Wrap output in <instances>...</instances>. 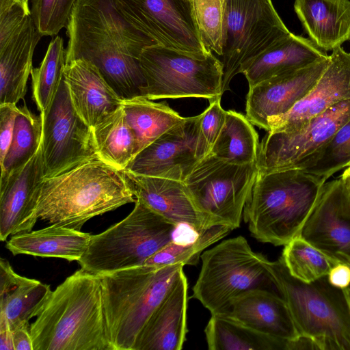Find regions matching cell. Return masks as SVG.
I'll list each match as a JSON object with an SVG mask.
<instances>
[{
  "label": "cell",
  "mask_w": 350,
  "mask_h": 350,
  "mask_svg": "<svg viewBox=\"0 0 350 350\" xmlns=\"http://www.w3.org/2000/svg\"><path fill=\"white\" fill-rule=\"evenodd\" d=\"M258 173L256 162L233 164L210 154L183 183L201 211L215 225L233 230L240 226Z\"/></svg>",
  "instance_id": "cell-11"
},
{
  "label": "cell",
  "mask_w": 350,
  "mask_h": 350,
  "mask_svg": "<svg viewBox=\"0 0 350 350\" xmlns=\"http://www.w3.org/2000/svg\"><path fill=\"white\" fill-rule=\"evenodd\" d=\"M231 230L228 226L215 225L201 233L193 242L179 244L172 241L149 258L144 265L158 268L175 264L195 265L205 249L221 240Z\"/></svg>",
  "instance_id": "cell-36"
},
{
  "label": "cell",
  "mask_w": 350,
  "mask_h": 350,
  "mask_svg": "<svg viewBox=\"0 0 350 350\" xmlns=\"http://www.w3.org/2000/svg\"><path fill=\"white\" fill-rule=\"evenodd\" d=\"M51 286L16 273L8 260L0 259V314L12 331L29 323L51 293Z\"/></svg>",
  "instance_id": "cell-28"
},
{
  "label": "cell",
  "mask_w": 350,
  "mask_h": 350,
  "mask_svg": "<svg viewBox=\"0 0 350 350\" xmlns=\"http://www.w3.org/2000/svg\"><path fill=\"white\" fill-rule=\"evenodd\" d=\"M36 317L33 350H113L99 275L77 270L51 291Z\"/></svg>",
  "instance_id": "cell-2"
},
{
  "label": "cell",
  "mask_w": 350,
  "mask_h": 350,
  "mask_svg": "<svg viewBox=\"0 0 350 350\" xmlns=\"http://www.w3.org/2000/svg\"><path fill=\"white\" fill-rule=\"evenodd\" d=\"M329 62V55L303 68L273 76L249 87L246 117L268 131L269 118L289 111L315 85Z\"/></svg>",
  "instance_id": "cell-17"
},
{
  "label": "cell",
  "mask_w": 350,
  "mask_h": 350,
  "mask_svg": "<svg viewBox=\"0 0 350 350\" xmlns=\"http://www.w3.org/2000/svg\"><path fill=\"white\" fill-rule=\"evenodd\" d=\"M184 265H143L99 275L113 350H133L146 322L174 287Z\"/></svg>",
  "instance_id": "cell-5"
},
{
  "label": "cell",
  "mask_w": 350,
  "mask_h": 350,
  "mask_svg": "<svg viewBox=\"0 0 350 350\" xmlns=\"http://www.w3.org/2000/svg\"><path fill=\"white\" fill-rule=\"evenodd\" d=\"M294 10L321 50L332 51L350 39V0H295Z\"/></svg>",
  "instance_id": "cell-25"
},
{
  "label": "cell",
  "mask_w": 350,
  "mask_h": 350,
  "mask_svg": "<svg viewBox=\"0 0 350 350\" xmlns=\"http://www.w3.org/2000/svg\"><path fill=\"white\" fill-rule=\"evenodd\" d=\"M299 235L350 266V198L340 177L325 182Z\"/></svg>",
  "instance_id": "cell-16"
},
{
  "label": "cell",
  "mask_w": 350,
  "mask_h": 350,
  "mask_svg": "<svg viewBox=\"0 0 350 350\" xmlns=\"http://www.w3.org/2000/svg\"><path fill=\"white\" fill-rule=\"evenodd\" d=\"M66 66V49L59 36L50 42L38 68H33L31 76L34 101L40 112L46 111L55 98Z\"/></svg>",
  "instance_id": "cell-34"
},
{
  "label": "cell",
  "mask_w": 350,
  "mask_h": 350,
  "mask_svg": "<svg viewBox=\"0 0 350 350\" xmlns=\"http://www.w3.org/2000/svg\"><path fill=\"white\" fill-rule=\"evenodd\" d=\"M200 119V114L185 118L139 151L123 171L183 182L203 159Z\"/></svg>",
  "instance_id": "cell-15"
},
{
  "label": "cell",
  "mask_w": 350,
  "mask_h": 350,
  "mask_svg": "<svg viewBox=\"0 0 350 350\" xmlns=\"http://www.w3.org/2000/svg\"><path fill=\"white\" fill-rule=\"evenodd\" d=\"M18 110L16 104H0V163L10 148Z\"/></svg>",
  "instance_id": "cell-41"
},
{
  "label": "cell",
  "mask_w": 350,
  "mask_h": 350,
  "mask_svg": "<svg viewBox=\"0 0 350 350\" xmlns=\"http://www.w3.org/2000/svg\"><path fill=\"white\" fill-rule=\"evenodd\" d=\"M226 111L221 106V98L209 101L208 108L200 114V148L203 158L210 154L226 119Z\"/></svg>",
  "instance_id": "cell-40"
},
{
  "label": "cell",
  "mask_w": 350,
  "mask_h": 350,
  "mask_svg": "<svg viewBox=\"0 0 350 350\" xmlns=\"http://www.w3.org/2000/svg\"><path fill=\"white\" fill-rule=\"evenodd\" d=\"M312 40L291 33L250 62L241 70L249 87L328 56Z\"/></svg>",
  "instance_id": "cell-26"
},
{
  "label": "cell",
  "mask_w": 350,
  "mask_h": 350,
  "mask_svg": "<svg viewBox=\"0 0 350 350\" xmlns=\"http://www.w3.org/2000/svg\"><path fill=\"white\" fill-rule=\"evenodd\" d=\"M78 0H32L31 14L42 36L57 35L66 27Z\"/></svg>",
  "instance_id": "cell-39"
},
{
  "label": "cell",
  "mask_w": 350,
  "mask_h": 350,
  "mask_svg": "<svg viewBox=\"0 0 350 350\" xmlns=\"http://www.w3.org/2000/svg\"><path fill=\"white\" fill-rule=\"evenodd\" d=\"M42 139V117L19 107L10 148L1 164L0 185L21 170L38 151Z\"/></svg>",
  "instance_id": "cell-33"
},
{
  "label": "cell",
  "mask_w": 350,
  "mask_h": 350,
  "mask_svg": "<svg viewBox=\"0 0 350 350\" xmlns=\"http://www.w3.org/2000/svg\"><path fill=\"white\" fill-rule=\"evenodd\" d=\"M350 307V286L344 288Z\"/></svg>",
  "instance_id": "cell-48"
},
{
  "label": "cell",
  "mask_w": 350,
  "mask_h": 350,
  "mask_svg": "<svg viewBox=\"0 0 350 350\" xmlns=\"http://www.w3.org/2000/svg\"><path fill=\"white\" fill-rule=\"evenodd\" d=\"M124 16L157 45L206 53L193 14L191 0H117Z\"/></svg>",
  "instance_id": "cell-14"
},
{
  "label": "cell",
  "mask_w": 350,
  "mask_h": 350,
  "mask_svg": "<svg viewBox=\"0 0 350 350\" xmlns=\"http://www.w3.org/2000/svg\"><path fill=\"white\" fill-rule=\"evenodd\" d=\"M124 173L135 197L175 225L188 224L200 234L215 225L195 204L183 182Z\"/></svg>",
  "instance_id": "cell-20"
},
{
  "label": "cell",
  "mask_w": 350,
  "mask_h": 350,
  "mask_svg": "<svg viewBox=\"0 0 350 350\" xmlns=\"http://www.w3.org/2000/svg\"><path fill=\"white\" fill-rule=\"evenodd\" d=\"M16 2L19 3L21 5H23L25 10L27 11L31 12L29 8V0H14Z\"/></svg>",
  "instance_id": "cell-47"
},
{
  "label": "cell",
  "mask_w": 350,
  "mask_h": 350,
  "mask_svg": "<svg viewBox=\"0 0 350 350\" xmlns=\"http://www.w3.org/2000/svg\"><path fill=\"white\" fill-rule=\"evenodd\" d=\"M14 350H33L30 325L25 323L12 331Z\"/></svg>",
  "instance_id": "cell-43"
},
{
  "label": "cell",
  "mask_w": 350,
  "mask_h": 350,
  "mask_svg": "<svg viewBox=\"0 0 350 350\" xmlns=\"http://www.w3.org/2000/svg\"><path fill=\"white\" fill-rule=\"evenodd\" d=\"M200 258L202 267L192 297L211 314L219 312L232 299L250 291L265 290L282 296L267 267L268 259L254 252L242 236L221 241L204 251Z\"/></svg>",
  "instance_id": "cell-8"
},
{
  "label": "cell",
  "mask_w": 350,
  "mask_h": 350,
  "mask_svg": "<svg viewBox=\"0 0 350 350\" xmlns=\"http://www.w3.org/2000/svg\"><path fill=\"white\" fill-rule=\"evenodd\" d=\"M188 282L182 273L138 335L133 350H180L187 328Z\"/></svg>",
  "instance_id": "cell-24"
},
{
  "label": "cell",
  "mask_w": 350,
  "mask_h": 350,
  "mask_svg": "<svg viewBox=\"0 0 350 350\" xmlns=\"http://www.w3.org/2000/svg\"><path fill=\"white\" fill-rule=\"evenodd\" d=\"M200 234L191 226L181 224L176 226L173 233L172 241L179 244L189 243L197 239Z\"/></svg>",
  "instance_id": "cell-44"
},
{
  "label": "cell",
  "mask_w": 350,
  "mask_h": 350,
  "mask_svg": "<svg viewBox=\"0 0 350 350\" xmlns=\"http://www.w3.org/2000/svg\"><path fill=\"white\" fill-rule=\"evenodd\" d=\"M349 120L350 99L333 105L297 131L267 132L260 144L258 172L301 169Z\"/></svg>",
  "instance_id": "cell-13"
},
{
  "label": "cell",
  "mask_w": 350,
  "mask_h": 350,
  "mask_svg": "<svg viewBox=\"0 0 350 350\" xmlns=\"http://www.w3.org/2000/svg\"><path fill=\"white\" fill-rule=\"evenodd\" d=\"M135 200L124 172L97 159L45 178L36 215L51 224L81 230L92 217Z\"/></svg>",
  "instance_id": "cell-3"
},
{
  "label": "cell",
  "mask_w": 350,
  "mask_h": 350,
  "mask_svg": "<svg viewBox=\"0 0 350 350\" xmlns=\"http://www.w3.org/2000/svg\"><path fill=\"white\" fill-rule=\"evenodd\" d=\"M200 39L208 51L223 54L226 0H191Z\"/></svg>",
  "instance_id": "cell-38"
},
{
  "label": "cell",
  "mask_w": 350,
  "mask_h": 350,
  "mask_svg": "<svg viewBox=\"0 0 350 350\" xmlns=\"http://www.w3.org/2000/svg\"><path fill=\"white\" fill-rule=\"evenodd\" d=\"M66 28V64L90 62L123 100L145 98L139 57L157 44L124 16L117 0H78Z\"/></svg>",
  "instance_id": "cell-1"
},
{
  "label": "cell",
  "mask_w": 350,
  "mask_h": 350,
  "mask_svg": "<svg viewBox=\"0 0 350 350\" xmlns=\"http://www.w3.org/2000/svg\"><path fill=\"white\" fill-rule=\"evenodd\" d=\"M0 349L14 350L12 331L6 317L3 314H0Z\"/></svg>",
  "instance_id": "cell-45"
},
{
  "label": "cell",
  "mask_w": 350,
  "mask_h": 350,
  "mask_svg": "<svg viewBox=\"0 0 350 350\" xmlns=\"http://www.w3.org/2000/svg\"><path fill=\"white\" fill-rule=\"evenodd\" d=\"M327 278L331 284L334 286L345 288L350 286V266L339 262L329 271Z\"/></svg>",
  "instance_id": "cell-42"
},
{
  "label": "cell",
  "mask_w": 350,
  "mask_h": 350,
  "mask_svg": "<svg viewBox=\"0 0 350 350\" xmlns=\"http://www.w3.org/2000/svg\"><path fill=\"white\" fill-rule=\"evenodd\" d=\"M350 99V53L341 46L332 51L329 62L308 94L286 113L267 121V132L291 133L333 105Z\"/></svg>",
  "instance_id": "cell-18"
},
{
  "label": "cell",
  "mask_w": 350,
  "mask_h": 350,
  "mask_svg": "<svg viewBox=\"0 0 350 350\" xmlns=\"http://www.w3.org/2000/svg\"><path fill=\"white\" fill-rule=\"evenodd\" d=\"M286 301L299 334L312 339L319 350H350V307L343 288L327 275L311 282L293 277L280 257L267 261Z\"/></svg>",
  "instance_id": "cell-6"
},
{
  "label": "cell",
  "mask_w": 350,
  "mask_h": 350,
  "mask_svg": "<svg viewBox=\"0 0 350 350\" xmlns=\"http://www.w3.org/2000/svg\"><path fill=\"white\" fill-rule=\"evenodd\" d=\"M90 238V234L81 230L51 224L11 236L5 247L14 256L27 254L78 261L87 250Z\"/></svg>",
  "instance_id": "cell-27"
},
{
  "label": "cell",
  "mask_w": 350,
  "mask_h": 350,
  "mask_svg": "<svg viewBox=\"0 0 350 350\" xmlns=\"http://www.w3.org/2000/svg\"><path fill=\"white\" fill-rule=\"evenodd\" d=\"M40 114L45 178L98 159L93 129L76 112L64 77L51 105Z\"/></svg>",
  "instance_id": "cell-12"
},
{
  "label": "cell",
  "mask_w": 350,
  "mask_h": 350,
  "mask_svg": "<svg viewBox=\"0 0 350 350\" xmlns=\"http://www.w3.org/2000/svg\"><path fill=\"white\" fill-rule=\"evenodd\" d=\"M64 78L76 112L92 129L122 106L123 100L88 61L67 63Z\"/></svg>",
  "instance_id": "cell-22"
},
{
  "label": "cell",
  "mask_w": 350,
  "mask_h": 350,
  "mask_svg": "<svg viewBox=\"0 0 350 350\" xmlns=\"http://www.w3.org/2000/svg\"><path fill=\"white\" fill-rule=\"evenodd\" d=\"M348 167H349V168H350V165L348 166Z\"/></svg>",
  "instance_id": "cell-49"
},
{
  "label": "cell",
  "mask_w": 350,
  "mask_h": 350,
  "mask_svg": "<svg viewBox=\"0 0 350 350\" xmlns=\"http://www.w3.org/2000/svg\"><path fill=\"white\" fill-rule=\"evenodd\" d=\"M44 165L40 146L37 153L18 172L0 185V240L32 230L38 219L36 209Z\"/></svg>",
  "instance_id": "cell-19"
},
{
  "label": "cell",
  "mask_w": 350,
  "mask_h": 350,
  "mask_svg": "<svg viewBox=\"0 0 350 350\" xmlns=\"http://www.w3.org/2000/svg\"><path fill=\"white\" fill-rule=\"evenodd\" d=\"M133 210L104 232L91 235L87 250L78 260L81 268L103 275L143 266L170 243L176 225L136 198Z\"/></svg>",
  "instance_id": "cell-7"
},
{
  "label": "cell",
  "mask_w": 350,
  "mask_h": 350,
  "mask_svg": "<svg viewBox=\"0 0 350 350\" xmlns=\"http://www.w3.org/2000/svg\"><path fill=\"white\" fill-rule=\"evenodd\" d=\"M340 178L342 180L344 187L350 198V168H347L342 174Z\"/></svg>",
  "instance_id": "cell-46"
},
{
  "label": "cell",
  "mask_w": 350,
  "mask_h": 350,
  "mask_svg": "<svg viewBox=\"0 0 350 350\" xmlns=\"http://www.w3.org/2000/svg\"><path fill=\"white\" fill-rule=\"evenodd\" d=\"M218 313L272 338L293 340L299 336L284 299L268 291H247L232 299Z\"/></svg>",
  "instance_id": "cell-21"
},
{
  "label": "cell",
  "mask_w": 350,
  "mask_h": 350,
  "mask_svg": "<svg viewBox=\"0 0 350 350\" xmlns=\"http://www.w3.org/2000/svg\"><path fill=\"white\" fill-rule=\"evenodd\" d=\"M139 63L146 81L145 98H221L223 66L212 51L187 53L154 45L146 48Z\"/></svg>",
  "instance_id": "cell-9"
},
{
  "label": "cell",
  "mask_w": 350,
  "mask_h": 350,
  "mask_svg": "<svg viewBox=\"0 0 350 350\" xmlns=\"http://www.w3.org/2000/svg\"><path fill=\"white\" fill-rule=\"evenodd\" d=\"M209 350H289L291 340L272 338L221 314H211L204 329Z\"/></svg>",
  "instance_id": "cell-29"
},
{
  "label": "cell",
  "mask_w": 350,
  "mask_h": 350,
  "mask_svg": "<svg viewBox=\"0 0 350 350\" xmlns=\"http://www.w3.org/2000/svg\"><path fill=\"white\" fill-rule=\"evenodd\" d=\"M92 129L98 159L124 170L138 153V148L122 106Z\"/></svg>",
  "instance_id": "cell-30"
},
{
  "label": "cell",
  "mask_w": 350,
  "mask_h": 350,
  "mask_svg": "<svg viewBox=\"0 0 350 350\" xmlns=\"http://www.w3.org/2000/svg\"><path fill=\"white\" fill-rule=\"evenodd\" d=\"M259 148L258 134L247 117L228 110L210 154L230 163L244 165L257 161Z\"/></svg>",
  "instance_id": "cell-32"
},
{
  "label": "cell",
  "mask_w": 350,
  "mask_h": 350,
  "mask_svg": "<svg viewBox=\"0 0 350 350\" xmlns=\"http://www.w3.org/2000/svg\"><path fill=\"white\" fill-rule=\"evenodd\" d=\"M325 182L301 169L258 172L243 210L252 237L284 246L299 236Z\"/></svg>",
  "instance_id": "cell-4"
},
{
  "label": "cell",
  "mask_w": 350,
  "mask_h": 350,
  "mask_svg": "<svg viewBox=\"0 0 350 350\" xmlns=\"http://www.w3.org/2000/svg\"><path fill=\"white\" fill-rule=\"evenodd\" d=\"M42 35L31 14L12 34L0 40V104L24 98L33 70V56Z\"/></svg>",
  "instance_id": "cell-23"
},
{
  "label": "cell",
  "mask_w": 350,
  "mask_h": 350,
  "mask_svg": "<svg viewBox=\"0 0 350 350\" xmlns=\"http://www.w3.org/2000/svg\"><path fill=\"white\" fill-rule=\"evenodd\" d=\"M350 165V120L301 170L327 180Z\"/></svg>",
  "instance_id": "cell-37"
},
{
  "label": "cell",
  "mask_w": 350,
  "mask_h": 350,
  "mask_svg": "<svg viewBox=\"0 0 350 350\" xmlns=\"http://www.w3.org/2000/svg\"><path fill=\"white\" fill-rule=\"evenodd\" d=\"M122 108L136 137L138 152L185 119L168 105L143 97L124 100Z\"/></svg>",
  "instance_id": "cell-31"
},
{
  "label": "cell",
  "mask_w": 350,
  "mask_h": 350,
  "mask_svg": "<svg viewBox=\"0 0 350 350\" xmlns=\"http://www.w3.org/2000/svg\"><path fill=\"white\" fill-rule=\"evenodd\" d=\"M281 258L290 273L304 282L327 275L331 269L340 262L299 235L284 245Z\"/></svg>",
  "instance_id": "cell-35"
},
{
  "label": "cell",
  "mask_w": 350,
  "mask_h": 350,
  "mask_svg": "<svg viewBox=\"0 0 350 350\" xmlns=\"http://www.w3.org/2000/svg\"><path fill=\"white\" fill-rule=\"evenodd\" d=\"M291 33L272 0H226L223 93L250 62Z\"/></svg>",
  "instance_id": "cell-10"
}]
</instances>
